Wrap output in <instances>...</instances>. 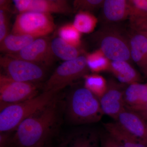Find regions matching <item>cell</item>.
I'll return each mask as SVG.
<instances>
[{
	"mask_svg": "<svg viewBox=\"0 0 147 147\" xmlns=\"http://www.w3.org/2000/svg\"><path fill=\"white\" fill-rule=\"evenodd\" d=\"M50 42L44 37L38 38L18 53L8 55L47 68L53 63L56 57L51 49Z\"/></svg>",
	"mask_w": 147,
	"mask_h": 147,
	"instance_id": "9",
	"label": "cell"
},
{
	"mask_svg": "<svg viewBox=\"0 0 147 147\" xmlns=\"http://www.w3.org/2000/svg\"><path fill=\"white\" fill-rule=\"evenodd\" d=\"M129 26L132 30L142 33L147 36V18L131 17L129 18Z\"/></svg>",
	"mask_w": 147,
	"mask_h": 147,
	"instance_id": "28",
	"label": "cell"
},
{
	"mask_svg": "<svg viewBox=\"0 0 147 147\" xmlns=\"http://www.w3.org/2000/svg\"><path fill=\"white\" fill-rule=\"evenodd\" d=\"M84 78V87L90 91L99 100L108 88V83L105 78L98 74H88Z\"/></svg>",
	"mask_w": 147,
	"mask_h": 147,
	"instance_id": "23",
	"label": "cell"
},
{
	"mask_svg": "<svg viewBox=\"0 0 147 147\" xmlns=\"http://www.w3.org/2000/svg\"><path fill=\"white\" fill-rule=\"evenodd\" d=\"M50 44L55 57L65 61L75 59L82 55L79 47L69 44L59 37L52 40Z\"/></svg>",
	"mask_w": 147,
	"mask_h": 147,
	"instance_id": "20",
	"label": "cell"
},
{
	"mask_svg": "<svg viewBox=\"0 0 147 147\" xmlns=\"http://www.w3.org/2000/svg\"><path fill=\"white\" fill-rule=\"evenodd\" d=\"M0 65L2 74L18 82L38 84L46 76V67L8 55L1 57Z\"/></svg>",
	"mask_w": 147,
	"mask_h": 147,
	"instance_id": "6",
	"label": "cell"
},
{
	"mask_svg": "<svg viewBox=\"0 0 147 147\" xmlns=\"http://www.w3.org/2000/svg\"><path fill=\"white\" fill-rule=\"evenodd\" d=\"M124 85L115 81H109L106 92L99 99L103 114L116 121L119 114L126 108L124 99L125 89L124 88Z\"/></svg>",
	"mask_w": 147,
	"mask_h": 147,
	"instance_id": "11",
	"label": "cell"
},
{
	"mask_svg": "<svg viewBox=\"0 0 147 147\" xmlns=\"http://www.w3.org/2000/svg\"><path fill=\"white\" fill-rule=\"evenodd\" d=\"M99 147H124L117 139L108 132L100 135Z\"/></svg>",
	"mask_w": 147,
	"mask_h": 147,
	"instance_id": "29",
	"label": "cell"
},
{
	"mask_svg": "<svg viewBox=\"0 0 147 147\" xmlns=\"http://www.w3.org/2000/svg\"><path fill=\"white\" fill-rule=\"evenodd\" d=\"M104 0H75L74 1V11H88L91 12L101 7Z\"/></svg>",
	"mask_w": 147,
	"mask_h": 147,
	"instance_id": "25",
	"label": "cell"
},
{
	"mask_svg": "<svg viewBox=\"0 0 147 147\" xmlns=\"http://www.w3.org/2000/svg\"><path fill=\"white\" fill-rule=\"evenodd\" d=\"M89 69L86 56L81 55L72 60L64 61L58 66L45 82L43 91L60 92L67 86L88 74Z\"/></svg>",
	"mask_w": 147,
	"mask_h": 147,
	"instance_id": "5",
	"label": "cell"
},
{
	"mask_svg": "<svg viewBox=\"0 0 147 147\" xmlns=\"http://www.w3.org/2000/svg\"><path fill=\"white\" fill-rule=\"evenodd\" d=\"M60 94L21 122L10 137L8 147H43L57 133L64 114Z\"/></svg>",
	"mask_w": 147,
	"mask_h": 147,
	"instance_id": "1",
	"label": "cell"
},
{
	"mask_svg": "<svg viewBox=\"0 0 147 147\" xmlns=\"http://www.w3.org/2000/svg\"><path fill=\"white\" fill-rule=\"evenodd\" d=\"M129 3L130 9L129 18H147V0H129Z\"/></svg>",
	"mask_w": 147,
	"mask_h": 147,
	"instance_id": "26",
	"label": "cell"
},
{
	"mask_svg": "<svg viewBox=\"0 0 147 147\" xmlns=\"http://www.w3.org/2000/svg\"><path fill=\"white\" fill-rule=\"evenodd\" d=\"M38 38L24 34H9L0 42V50L5 55L16 54Z\"/></svg>",
	"mask_w": 147,
	"mask_h": 147,
	"instance_id": "17",
	"label": "cell"
},
{
	"mask_svg": "<svg viewBox=\"0 0 147 147\" xmlns=\"http://www.w3.org/2000/svg\"><path fill=\"white\" fill-rule=\"evenodd\" d=\"M129 110H133L139 113H146L147 114V102L144 105L133 108H126Z\"/></svg>",
	"mask_w": 147,
	"mask_h": 147,
	"instance_id": "30",
	"label": "cell"
},
{
	"mask_svg": "<svg viewBox=\"0 0 147 147\" xmlns=\"http://www.w3.org/2000/svg\"><path fill=\"white\" fill-rule=\"evenodd\" d=\"M55 28L51 14L28 11L19 13L16 16L11 33L40 38L51 33Z\"/></svg>",
	"mask_w": 147,
	"mask_h": 147,
	"instance_id": "7",
	"label": "cell"
},
{
	"mask_svg": "<svg viewBox=\"0 0 147 147\" xmlns=\"http://www.w3.org/2000/svg\"><path fill=\"white\" fill-rule=\"evenodd\" d=\"M97 23V18L91 12L79 11L72 24L81 33L89 34L94 30Z\"/></svg>",
	"mask_w": 147,
	"mask_h": 147,
	"instance_id": "21",
	"label": "cell"
},
{
	"mask_svg": "<svg viewBox=\"0 0 147 147\" xmlns=\"http://www.w3.org/2000/svg\"><path fill=\"white\" fill-rule=\"evenodd\" d=\"M116 122L147 146V121L139 113L126 108L119 114Z\"/></svg>",
	"mask_w": 147,
	"mask_h": 147,
	"instance_id": "12",
	"label": "cell"
},
{
	"mask_svg": "<svg viewBox=\"0 0 147 147\" xmlns=\"http://www.w3.org/2000/svg\"><path fill=\"white\" fill-rule=\"evenodd\" d=\"M126 108H133L147 102V83H135L129 85L124 93Z\"/></svg>",
	"mask_w": 147,
	"mask_h": 147,
	"instance_id": "18",
	"label": "cell"
},
{
	"mask_svg": "<svg viewBox=\"0 0 147 147\" xmlns=\"http://www.w3.org/2000/svg\"><path fill=\"white\" fill-rule=\"evenodd\" d=\"M64 103L66 119L75 125L97 123L104 114L99 99L85 87L71 91Z\"/></svg>",
	"mask_w": 147,
	"mask_h": 147,
	"instance_id": "2",
	"label": "cell"
},
{
	"mask_svg": "<svg viewBox=\"0 0 147 147\" xmlns=\"http://www.w3.org/2000/svg\"><path fill=\"white\" fill-rule=\"evenodd\" d=\"M139 113L141 116L144 118V119L146 120V121H147V114H146V113Z\"/></svg>",
	"mask_w": 147,
	"mask_h": 147,
	"instance_id": "31",
	"label": "cell"
},
{
	"mask_svg": "<svg viewBox=\"0 0 147 147\" xmlns=\"http://www.w3.org/2000/svg\"><path fill=\"white\" fill-rule=\"evenodd\" d=\"M59 37L69 44L79 47L82 44L81 34L73 24H67L61 27L58 31Z\"/></svg>",
	"mask_w": 147,
	"mask_h": 147,
	"instance_id": "24",
	"label": "cell"
},
{
	"mask_svg": "<svg viewBox=\"0 0 147 147\" xmlns=\"http://www.w3.org/2000/svg\"><path fill=\"white\" fill-rule=\"evenodd\" d=\"M38 84L14 81L1 74V108L23 102L36 96L39 94V86Z\"/></svg>",
	"mask_w": 147,
	"mask_h": 147,
	"instance_id": "8",
	"label": "cell"
},
{
	"mask_svg": "<svg viewBox=\"0 0 147 147\" xmlns=\"http://www.w3.org/2000/svg\"><path fill=\"white\" fill-rule=\"evenodd\" d=\"M100 137L93 129H77L64 136L59 147H99Z\"/></svg>",
	"mask_w": 147,
	"mask_h": 147,
	"instance_id": "13",
	"label": "cell"
},
{
	"mask_svg": "<svg viewBox=\"0 0 147 147\" xmlns=\"http://www.w3.org/2000/svg\"><path fill=\"white\" fill-rule=\"evenodd\" d=\"M11 11L0 9V42L9 34V13Z\"/></svg>",
	"mask_w": 147,
	"mask_h": 147,
	"instance_id": "27",
	"label": "cell"
},
{
	"mask_svg": "<svg viewBox=\"0 0 147 147\" xmlns=\"http://www.w3.org/2000/svg\"><path fill=\"white\" fill-rule=\"evenodd\" d=\"M128 34L131 59L147 76V36L131 30Z\"/></svg>",
	"mask_w": 147,
	"mask_h": 147,
	"instance_id": "14",
	"label": "cell"
},
{
	"mask_svg": "<svg viewBox=\"0 0 147 147\" xmlns=\"http://www.w3.org/2000/svg\"><path fill=\"white\" fill-rule=\"evenodd\" d=\"M102 8V16L107 24L118 23L129 18V0H105Z\"/></svg>",
	"mask_w": 147,
	"mask_h": 147,
	"instance_id": "15",
	"label": "cell"
},
{
	"mask_svg": "<svg viewBox=\"0 0 147 147\" xmlns=\"http://www.w3.org/2000/svg\"><path fill=\"white\" fill-rule=\"evenodd\" d=\"M99 50L110 61L131 60L128 34L117 27L106 26L94 35Z\"/></svg>",
	"mask_w": 147,
	"mask_h": 147,
	"instance_id": "4",
	"label": "cell"
},
{
	"mask_svg": "<svg viewBox=\"0 0 147 147\" xmlns=\"http://www.w3.org/2000/svg\"><path fill=\"white\" fill-rule=\"evenodd\" d=\"M15 8L19 13L32 11L51 14H68L74 9L65 0H14Z\"/></svg>",
	"mask_w": 147,
	"mask_h": 147,
	"instance_id": "10",
	"label": "cell"
},
{
	"mask_svg": "<svg viewBox=\"0 0 147 147\" xmlns=\"http://www.w3.org/2000/svg\"><path fill=\"white\" fill-rule=\"evenodd\" d=\"M109 71L122 84L129 85L141 81L139 74L126 61H111Z\"/></svg>",
	"mask_w": 147,
	"mask_h": 147,
	"instance_id": "16",
	"label": "cell"
},
{
	"mask_svg": "<svg viewBox=\"0 0 147 147\" xmlns=\"http://www.w3.org/2000/svg\"><path fill=\"white\" fill-rule=\"evenodd\" d=\"M87 64L90 70L93 72L109 70L110 61L99 49L86 55Z\"/></svg>",
	"mask_w": 147,
	"mask_h": 147,
	"instance_id": "22",
	"label": "cell"
},
{
	"mask_svg": "<svg viewBox=\"0 0 147 147\" xmlns=\"http://www.w3.org/2000/svg\"><path fill=\"white\" fill-rule=\"evenodd\" d=\"M59 92L53 90L43 91L29 100L1 108V133L14 131L21 122L55 99Z\"/></svg>",
	"mask_w": 147,
	"mask_h": 147,
	"instance_id": "3",
	"label": "cell"
},
{
	"mask_svg": "<svg viewBox=\"0 0 147 147\" xmlns=\"http://www.w3.org/2000/svg\"><path fill=\"white\" fill-rule=\"evenodd\" d=\"M50 147L49 146H45V147Z\"/></svg>",
	"mask_w": 147,
	"mask_h": 147,
	"instance_id": "32",
	"label": "cell"
},
{
	"mask_svg": "<svg viewBox=\"0 0 147 147\" xmlns=\"http://www.w3.org/2000/svg\"><path fill=\"white\" fill-rule=\"evenodd\" d=\"M103 126L106 132L117 139L124 147H147L124 129L117 122L104 123Z\"/></svg>",
	"mask_w": 147,
	"mask_h": 147,
	"instance_id": "19",
	"label": "cell"
}]
</instances>
